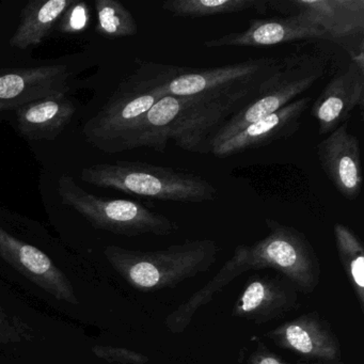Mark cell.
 Instances as JSON below:
<instances>
[{
  "instance_id": "1",
  "label": "cell",
  "mask_w": 364,
  "mask_h": 364,
  "mask_svg": "<svg viewBox=\"0 0 364 364\" xmlns=\"http://www.w3.org/2000/svg\"><path fill=\"white\" fill-rule=\"evenodd\" d=\"M187 68L142 63L114 91L84 127L87 141L108 154L129 151V141L149 110L161 99L163 87Z\"/></svg>"
},
{
  "instance_id": "2",
  "label": "cell",
  "mask_w": 364,
  "mask_h": 364,
  "mask_svg": "<svg viewBox=\"0 0 364 364\" xmlns=\"http://www.w3.org/2000/svg\"><path fill=\"white\" fill-rule=\"evenodd\" d=\"M80 178L100 188L159 201L202 203L218 197L216 187L198 174L142 161L97 164L84 168Z\"/></svg>"
},
{
  "instance_id": "3",
  "label": "cell",
  "mask_w": 364,
  "mask_h": 364,
  "mask_svg": "<svg viewBox=\"0 0 364 364\" xmlns=\"http://www.w3.org/2000/svg\"><path fill=\"white\" fill-rule=\"evenodd\" d=\"M216 242L191 240L164 250L136 251L106 247V259L129 284L144 291L174 287L208 270L218 255Z\"/></svg>"
},
{
  "instance_id": "4",
  "label": "cell",
  "mask_w": 364,
  "mask_h": 364,
  "mask_svg": "<svg viewBox=\"0 0 364 364\" xmlns=\"http://www.w3.org/2000/svg\"><path fill=\"white\" fill-rule=\"evenodd\" d=\"M323 59L312 55H291L280 59L277 69L262 82L257 97L223 123L210 149L223 144L248 125L281 109L323 77Z\"/></svg>"
},
{
  "instance_id": "5",
  "label": "cell",
  "mask_w": 364,
  "mask_h": 364,
  "mask_svg": "<svg viewBox=\"0 0 364 364\" xmlns=\"http://www.w3.org/2000/svg\"><path fill=\"white\" fill-rule=\"evenodd\" d=\"M58 195L65 205L82 215L91 225L118 235L167 236L180 227L168 217L131 200H110L89 193L72 176H60Z\"/></svg>"
},
{
  "instance_id": "6",
  "label": "cell",
  "mask_w": 364,
  "mask_h": 364,
  "mask_svg": "<svg viewBox=\"0 0 364 364\" xmlns=\"http://www.w3.org/2000/svg\"><path fill=\"white\" fill-rule=\"evenodd\" d=\"M268 234L250 246L246 245L249 270H276L297 291L311 294L321 277V263L314 248L304 233L295 228L266 219Z\"/></svg>"
},
{
  "instance_id": "7",
  "label": "cell",
  "mask_w": 364,
  "mask_h": 364,
  "mask_svg": "<svg viewBox=\"0 0 364 364\" xmlns=\"http://www.w3.org/2000/svg\"><path fill=\"white\" fill-rule=\"evenodd\" d=\"M280 59L263 57L210 69L187 68L164 85V95H237L255 99L262 82L277 69Z\"/></svg>"
},
{
  "instance_id": "8",
  "label": "cell",
  "mask_w": 364,
  "mask_h": 364,
  "mask_svg": "<svg viewBox=\"0 0 364 364\" xmlns=\"http://www.w3.org/2000/svg\"><path fill=\"white\" fill-rule=\"evenodd\" d=\"M364 103L363 50L353 55L344 71L328 82L313 103L311 114L318 124L319 135H327L347 122L355 108Z\"/></svg>"
},
{
  "instance_id": "9",
  "label": "cell",
  "mask_w": 364,
  "mask_h": 364,
  "mask_svg": "<svg viewBox=\"0 0 364 364\" xmlns=\"http://www.w3.org/2000/svg\"><path fill=\"white\" fill-rule=\"evenodd\" d=\"M0 257L38 287L68 304L78 302L73 284L48 255L0 227Z\"/></svg>"
},
{
  "instance_id": "10",
  "label": "cell",
  "mask_w": 364,
  "mask_h": 364,
  "mask_svg": "<svg viewBox=\"0 0 364 364\" xmlns=\"http://www.w3.org/2000/svg\"><path fill=\"white\" fill-rule=\"evenodd\" d=\"M317 159L334 188L349 201L359 198L363 186L361 152L357 136L347 123L338 127L316 146Z\"/></svg>"
},
{
  "instance_id": "11",
  "label": "cell",
  "mask_w": 364,
  "mask_h": 364,
  "mask_svg": "<svg viewBox=\"0 0 364 364\" xmlns=\"http://www.w3.org/2000/svg\"><path fill=\"white\" fill-rule=\"evenodd\" d=\"M311 103V97L295 100L214 146L210 153L219 159H225L287 139L299 129L302 116Z\"/></svg>"
},
{
  "instance_id": "12",
  "label": "cell",
  "mask_w": 364,
  "mask_h": 364,
  "mask_svg": "<svg viewBox=\"0 0 364 364\" xmlns=\"http://www.w3.org/2000/svg\"><path fill=\"white\" fill-rule=\"evenodd\" d=\"M310 39L329 40V38L318 27L293 14L269 18H255L250 21L246 31L208 40L203 42V46L208 48L229 46L265 48Z\"/></svg>"
},
{
  "instance_id": "13",
  "label": "cell",
  "mask_w": 364,
  "mask_h": 364,
  "mask_svg": "<svg viewBox=\"0 0 364 364\" xmlns=\"http://www.w3.org/2000/svg\"><path fill=\"white\" fill-rule=\"evenodd\" d=\"M67 65L21 69L0 74V112L16 110L50 95L69 91Z\"/></svg>"
},
{
  "instance_id": "14",
  "label": "cell",
  "mask_w": 364,
  "mask_h": 364,
  "mask_svg": "<svg viewBox=\"0 0 364 364\" xmlns=\"http://www.w3.org/2000/svg\"><path fill=\"white\" fill-rule=\"evenodd\" d=\"M297 301V289L287 279L259 277L249 281L232 314L257 323H267L284 316Z\"/></svg>"
},
{
  "instance_id": "15",
  "label": "cell",
  "mask_w": 364,
  "mask_h": 364,
  "mask_svg": "<svg viewBox=\"0 0 364 364\" xmlns=\"http://www.w3.org/2000/svg\"><path fill=\"white\" fill-rule=\"evenodd\" d=\"M280 348L289 349L309 359L336 361L341 357L338 338L315 313L301 315L268 332Z\"/></svg>"
},
{
  "instance_id": "16",
  "label": "cell",
  "mask_w": 364,
  "mask_h": 364,
  "mask_svg": "<svg viewBox=\"0 0 364 364\" xmlns=\"http://www.w3.org/2000/svg\"><path fill=\"white\" fill-rule=\"evenodd\" d=\"M287 16H298L315 25L329 40L363 33L364 0H293Z\"/></svg>"
},
{
  "instance_id": "17",
  "label": "cell",
  "mask_w": 364,
  "mask_h": 364,
  "mask_svg": "<svg viewBox=\"0 0 364 364\" xmlns=\"http://www.w3.org/2000/svg\"><path fill=\"white\" fill-rule=\"evenodd\" d=\"M75 110L63 93L33 102L16 110L18 131L28 140H55L71 123Z\"/></svg>"
},
{
  "instance_id": "18",
  "label": "cell",
  "mask_w": 364,
  "mask_h": 364,
  "mask_svg": "<svg viewBox=\"0 0 364 364\" xmlns=\"http://www.w3.org/2000/svg\"><path fill=\"white\" fill-rule=\"evenodd\" d=\"M246 259V245L236 247L229 261L217 272L216 276L197 293L193 294L186 301L183 302L176 310L166 318L165 325L171 333L184 331L193 321V315L201 306H205L214 297L217 291H221L230 282L244 272H248Z\"/></svg>"
},
{
  "instance_id": "19",
  "label": "cell",
  "mask_w": 364,
  "mask_h": 364,
  "mask_svg": "<svg viewBox=\"0 0 364 364\" xmlns=\"http://www.w3.org/2000/svg\"><path fill=\"white\" fill-rule=\"evenodd\" d=\"M73 4L74 0H31L23 9L10 46L18 50L39 46Z\"/></svg>"
},
{
  "instance_id": "20",
  "label": "cell",
  "mask_w": 364,
  "mask_h": 364,
  "mask_svg": "<svg viewBox=\"0 0 364 364\" xmlns=\"http://www.w3.org/2000/svg\"><path fill=\"white\" fill-rule=\"evenodd\" d=\"M165 11L184 18H203L255 10L266 14L265 0H168L161 5Z\"/></svg>"
},
{
  "instance_id": "21",
  "label": "cell",
  "mask_w": 364,
  "mask_h": 364,
  "mask_svg": "<svg viewBox=\"0 0 364 364\" xmlns=\"http://www.w3.org/2000/svg\"><path fill=\"white\" fill-rule=\"evenodd\" d=\"M336 249L347 278L353 287L362 310L364 308V249L361 240L343 223L333 227Z\"/></svg>"
},
{
  "instance_id": "22",
  "label": "cell",
  "mask_w": 364,
  "mask_h": 364,
  "mask_svg": "<svg viewBox=\"0 0 364 364\" xmlns=\"http://www.w3.org/2000/svg\"><path fill=\"white\" fill-rule=\"evenodd\" d=\"M99 31L104 37H133L138 33V25L133 14L117 0H97Z\"/></svg>"
},
{
  "instance_id": "23",
  "label": "cell",
  "mask_w": 364,
  "mask_h": 364,
  "mask_svg": "<svg viewBox=\"0 0 364 364\" xmlns=\"http://www.w3.org/2000/svg\"><path fill=\"white\" fill-rule=\"evenodd\" d=\"M31 328L0 306V344L10 345L31 340Z\"/></svg>"
},
{
  "instance_id": "24",
  "label": "cell",
  "mask_w": 364,
  "mask_h": 364,
  "mask_svg": "<svg viewBox=\"0 0 364 364\" xmlns=\"http://www.w3.org/2000/svg\"><path fill=\"white\" fill-rule=\"evenodd\" d=\"M91 351L100 359L121 364H146L149 362V358L144 353H136L124 347L95 345Z\"/></svg>"
},
{
  "instance_id": "25",
  "label": "cell",
  "mask_w": 364,
  "mask_h": 364,
  "mask_svg": "<svg viewBox=\"0 0 364 364\" xmlns=\"http://www.w3.org/2000/svg\"><path fill=\"white\" fill-rule=\"evenodd\" d=\"M63 26V33H77L86 27L88 23V7L84 3H76L65 11Z\"/></svg>"
},
{
  "instance_id": "26",
  "label": "cell",
  "mask_w": 364,
  "mask_h": 364,
  "mask_svg": "<svg viewBox=\"0 0 364 364\" xmlns=\"http://www.w3.org/2000/svg\"><path fill=\"white\" fill-rule=\"evenodd\" d=\"M247 364H291L283 361L280 358L277 357L274 353H269L267 349L259 348L255 350L249 358Z\"/></svg>"
}]
</instances>
